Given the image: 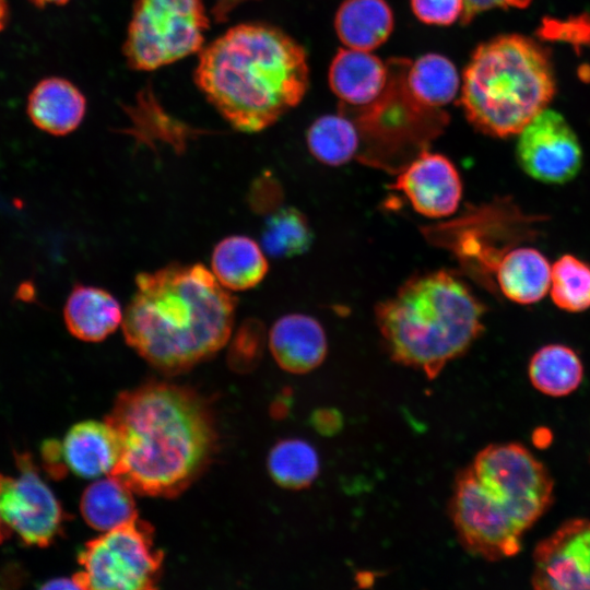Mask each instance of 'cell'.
<instances>
[{
  "label": "cell",
  "instance_id": "obj_9",
  "mask_svg": "<svg viewBox=\"0 0 590 590\" xmlns=\"http://www.w3.org/2000/svg\"><path fill=\"white\" fill-rule=\"evenodd\" d=\"M470 468L524 531L553 503L554 481L550 472L520 444H492L476 455Z\"/></svg>",
  "mask_w": 590,
  "mask_h": 590
},
{
  "label": "cell",
  "instance_id": "obj_3",
  "mask_svg": "<svg viewBox=\"0 0 590 590\" xmlns=\"http://www.w3.org/2000/svg\"><path fill=\"white\" fill-rule=\"evenodd\" d=\"M194 83L237 131L260 132L304 98L309 84L305 49L284 31L237 24L199 51Z\"/></svg>",
  "mask_w": 590,
  "mask_h": 590
},
{
  "label": "cell",
  "instance_id": "obj_31",
  "mask_svg": "<svg viewBox=\"0 0 590 590\" xmlns=\"http://www.w3.org/2000/svg\"><path fill=\"white\" fill-rule=\"evenodd\" d=\"M559 528L587 589H590V520L575 518L563 522Z\"/></svg>",
  "mask_w": 590,
  "mask_h": 590
},
{
  "label": "cell",
  "instance_id": "obj_20",
  "mask_svg": "<svg viewBox=\"0 0 590 590\" xmlns=\"http://www.w3.org/2000/svg\"><path fill=\"white\" fill-rule=\"evenodd\" d=\"M393 12L386 0H344L334 17L335 33L344 47L371 51L393 31Z\"/></svg>",
  "mask_w": 590,
  "mask_h": 590
},
{
  "label": "cell",
  "instance_id": "obj_34",
  "mask_svg": "<svg viewBox=\"0 0 590 590\" xmlns=\"http://www.w3.org/2000/svg\"><path fill=\"white\" fill-rule=\"evenodd\" d=\"M531 0H464V11L461 21L464 24L470 23L476 14L492 8L515 7L524 8Z\"/></svg>",
  "mask_w": 590,
  "mask_h": 590
},
{
  "label": "cell",
  "instance_id": "obj_8",
  "mask_svg": "<svg viewBox=\"0 0 590 590\" xmlns=\"http://www.w3.org/2000/svg\"><path fill=\"white\" fill-rule=\"evenodd\" d=\"M78 559L80 589L148 590L160 580L163 553L151 524L137 517L87 542Z\"/></svg>",
  "mask_w": 590,
  "mask_h": 590
},
{
  "label": "cell",
  "instance_id": "obj_5",
  "mask_svg": "<svg viewBox=\"0 0 590 590\" xmlns=\"http://www.w3.org/2000/svg\"><path fill=\"white\" fill-rule=\"evenodd\" d=\"M555 93L546 50L522 35H500L479 45L461 78L459 103L484 134L519 133Z\"/></svg>",
  "mask_w": 590,
  "mask_h": 590
},
{
  "label": "cell",
  "instance_id": "obj_38",
  "mask_svg": "<svg viewBox=\"0 0 590 590\" xmlns=\"http://www.w3.org/2000/svg\"><path fill=\"white\" fill-rule=\"evenodd\" d=\"M42 588L44 589H80L76 580L72 578H57L45 582Z\"/></svg>",
  "mask_w": 590,
  "mask_h": 590
},
{
  "label": "cell",
  "instance_id": "obj_4",
  "mask_svg": "<svg viewBox=\"0 0 590 590\" xmlns=\"http://www.w3.org/2000/svg\"><path fill=\"white\" fill-rule=\"evenodd\" d=\"M484 312L458 274L435 270L411 276L378 303L375 320L390 357L434 379L481 335Z\"/></svg>",
  "mask_w": 590,
  "mask_h": 590
},
{
  "label": "cell",
  "instance_id": "obj_10",
  "mask_svg": "<svg viewBox=\"0 0 590 590\" xmlns=\"http://www.w3.org/2000/svg\"><path fill=\"white\" fill-rule=\"evenodd\" d=\"M450 515L460 542L470 553L494 562L520 552L526 531L481 485L471 468L456 480Z\"/></svg>",
  "mask_w": 590,
  "mask_h": 590
},
{
  "label": "cell",
  "instance_id": "obj_13",
  "mask_svg": "<svg viewBox=\"0 0 590 590\" xmlns=\"http://www.w3.org/2000/svg\"><path fill=\"white\" fill-rule=\"evenodd\" d=\"M390 188L402 192L417 213L429 219L452 215L462 198V181L455 164L427 150L398 172Z\"/></svg>",
  "mask_w": 590,
  "mask_h": 590
},
{
  "label": "cell",
  "instance_id": "obj_28",
  "mask_svg": "<svg viewBox=\"0 0 590 590\" xmlns=\"http://www.w3.org/2000/svg\"><path fill=\"white\" fill-rule=\"evenodd\" d=\"M550 292L560 309L578 312L590 308V264L574 255L559 257L552 267Z\"/></svg>",
  "mask_w": 590,
  "mask_h": 590
},
{
  "label": "cell",
  "instance_id": "obj_6",
  "mask_svg": "<svg viewBox=\"0 0 590 590\" xmlns=\"http://www.w3.org/2000/svg\"><path fill=\"white\" fill-rule=\"evenodd\" d=\"M409 61L388 60L390 79L381 96L364 109L345 114L359 132L358 160L397 173L427 150L449 120L441 108L427 107L409 92L405 84Z\"/></svg>",
  "mask_w": 590,
  "mask_h": 590
},
{
  "label": "cell",
  "instance_id": "obj_16",
  "mask_svg": "<svg viewBox=\"0 0 590 590\" xmlns=\"http://www.w3.org/2000/svg\"><path fill=\"white\" fill-rule=\"evenodd\" d=\"M60 444L67 470L81 477L111 474L119 460L118 438L106 421L76 423Z\"/></svg>",
  "mask_w": 590,
  "mask_h": 590
},
{
  "label": "cell",
  "instance_id": "obj_26",
  "mask_svg": "<svg viewBox=\"0 0 590 590\" xmlns=\"http://www.w3.org/2000/svg\"><path fill=\"white\" fill-rule=\"evenodd\" d=\"M320 470L316 449L298 438L276 442L268 456V471L273 481L285 488L303 489L312 484Z\"/></svg>",
  "mask_w": 590,
  "mask_h": 590
},
{
  "label": "cell",
  "instance_id": "obj_27",
  "mask_svg": "<svg viewBox=\"0 0 590 590\" xmlns=\"http://www.w3.org/2000/svg\"><path fill=\"white\" fill-rule=\"evenodd\" d=\"M314 233L306 215L294 206L278 208L261 229V247L273 258H293L306 252Z\"/></svg>",
  "mask_w": 590,
  "mask_h": 590
},
{
  "label": "cell",
  "instance_id": "obj_1",
  "mask_svg": "<svg viewBox=\"0 0 590 590\" xmlns=\"http://www.w3.org/2000/svg\"><path fill=\"white\" fill-rule=\"evenodd\" d=\"M106 422L120 451L111 475L141 495L174 497L184 492L205 470L217 441L205 400L166 381L122 392Z\"/></svg>",
  "mask_w": 590,
  "mask_h": 590
},
{
  "label": "cell",
  "instance_id": "obj_33",
  "mask_svg": "<svg viewBox=\"0 0 590 590\" xmlns=\"http://www.w3.org/2000/svg\"><path fill=\"white\" fill-rule=\"evenodd\" d=\"M539 33L547 39L563 40L575 46L590 45V16L580 15L566 21L547 19Z\"/></svg>",
  "mask_w": 590,
  "mask_h": 590
},
{
  "label": "cell",
  "instance_id": "obj_14",
  "mask_svg": "<svg viewBox=\"0 0 590 590\" xmlns=\"http://www.w3.org/2000/svg\"><path fill=\"white\" fill-rule=\"evenodd\" d=\"M390 79L388 61L371 51L341 48L334 55L328 72L329 86L340 101V110L350 114L375 103Z\"/></svg>",
  "mask_w": 590,
  "mask_h": 590
},
{
  "label": "cell",
  "instance_id": "obj_24",
  "mask_svg": "<svg viewBox=\"0 0 590 590\" xmlns=\"http://www.w3.org/2000/svg\"><path fill=\"white\" fill-rule=\"evenodd\" d=\"M528 374L532 386L550 397H564L582 382L583 365L578 354L564 344H547L531 357Z\"/></svg>",
  "mask_w": 590,
  "mask_h": 590
},
{
  "label": "cell",
  "instance_id": "obj_18",
  "mask_svg": "<svg viewBox=\"0 0 590 590\" xmlns=\"http://www.w3.org/2000/svg\"><path fill=\"white\" fill-rule=\"evenodd\" d=\"M63 319L68 331L85 342H99L122 323L119 302L108 291L75 284L67 297Z\"/></svg>",
  "mask_w": 590,
  "mask_h": 590
},
{
  "label": "cell",
  "instance_id": "obj_11",
  "mask_svg": "<svg viewBox=\"0 0 590 590\" xmlns=\"http://www.w3.org/2000/svg\"><path fill=\"white\" fill-rule=\"evenodd\" d=\"M15 461L17 476L0 473V517L23 543L46 547L62 529V507L30 455H15Z\"/></svg>",
  "mask_w": 590,
  "mask_h": 590
},
{
  "label": "cell",
  "instance_id": "obj_25",
  "mask_svg": "<svg viewBox=\"0 0 590 590\" xmlns=\"http://www.w3.org/2000/svg\"><path fill=\"white\" fill-rule=\"evenodd\" d=\"M306 142L310 154L329 166L349 163L361 146L356 123L341 111L317 118L307 130Z\"/></svg>",
  "mask_w": 590,
  "mask_h": 590
},
{
  "label": "cell",
  "instance_id": "obj_19",
  "mask_svg": "<svg viewBox=\"0 0 590 590\" xmlns=\"http://www.w3.org/2000/svg\"><path fill=\"white\" fill-rule=\"evenodd\" d=\"M551 271L550 262L538 249L517 247L500 257L493 273L505 297L529 305L541 300L550 291Z\"/></svg>",
  "mask_w": 590,
  "mask_h": 590
},
{
  "label": "cell",
  "instance_id": "obj_37",
  "mask_svg": "<svg viewBox=\"0 0 590 590\" xmlns=\"http://www.w3.org/2000/svg\"><path fill=\"white\" fill-rule=\"evenodd\" d=\"M315 425L319 432L331 433L341 425L340 416L331 410L319 411L316 415Z\"/></svg>",
  "mask_w": 590,
  "mask_h": 590
},
{
  "label": "cell",
  "instance_id": "obj_15",
  "mask_svg": "<svg viewBox=\"0 0 590 590\" xmlns=\"http://www.w3.org/2000/svg\"><path fill=\"white\" fill-rule=\"evenodd\" d=\"M270 352L276 364L292 374L316 369L326 358L327 334L314 317L293 312L280 317L268 337Z\"/></svg>",
  "mask_w": 590,
  "mask_h": 590
},
{
  "label": "cell",
  "instance_id": "obj_7",
  "mask_svg": "<svg viewBox=\"0 0 590 590\" xmlns=\"http://www.w3.org/2000/svg\"><path fill=\"white\" fill-rule=\"evenodd\" d=\"M209 24L202 0H134L123 56L138 71L172 64L203 48Z\"/></svg>",
  "mask_w": 590,
  "mask_h": 590
},
{
  "label": "cell",
  "instance_id": "obj_40",
  "mask_svg": "<svg viewBox=\"0 0 590 590\" xmlns=\"http://www.w3.org/2000/svg\"><path fill=\"white\" fill-rule=\"evenodd\" d=\"M34 5L44 8L47 5H61L68 3L70 0H30Z\"/></svg>",
  "mask_w": 590,
  "mask_h": 590
},
{
  "label": "cell",
  "instance_id": "obj_36",
  "mask_svg": "<svg viewBox=\"0 0 590 590\" xmlns=\"http://www.w3.org/2000/svg\"><path fill=\"white\" fill-rule=\"evenodd\" d=\"M42 458L44 467L50 475L60 477L68 471L62 458L61 444L58 440L49 439L43 444Z\"/></svg>",
  "mask_w": 590,
  "mask_h": 590
},
{
  "label": "cell",
  "instance_id": "obj_23",
  "mask_svg": "<svg viewBox=\"0 0 590 590\" xmlns=\"http://www.w3.org/2000/svg\"><path fill=\"white\" fill-rule=\"evenodd\" d=\"M405 84L421 104L441 108L452 102L461 87V78L450 59L430 52L409 61Z\"/></svg>",
  "mask_w": 590,
  "mask_h": 590
},
{
  "label": "cell",
  "instance_id": "obj_39",
  "mask_svg": "<svg viewBox=\"0 0 590 590\" xmlns=\"http://www.w3.org/2000/svg\"><path fill=\"white\" fill-rule=\"evenodd\" d=\"M9 20V7L7 0H0V32L5 27Z\"/></svg>",
  "mask_w": 590,
  "mask_h": 590
},
{
  "label": "cell",
  "instance_id": "obj_22",
  "mask_svg": "<svg viewBox=\"0 0 590 590\" xmlns=\"http://www.w3.org/2000/svg\"><path fill=\"white\" fill-rule=\"evenodd\" d=\"M132 489L110 474L85 488L80 510L93 529L106 532L137 518Z\"/></svg>",
  "mask_w": 590,
  "mask_h": 590
},
{
  "label": "cell",
  "instance_id": "obj_41",
  "mask_svg": "<svg viewBox=\"0 0 590 590\" xmlns=\"http://www.w3.org/2000/svg\"><path fill=\"white\" fill-rule=\"evenodd\" d=\"M11 532L12 531L8 528V526L0 517V544L10 536Z\"/></svg>",
  "mask_w": 590,
  "mask_h": 590
},
{
  "label": "cell",
  "instance_id": "obj_35",
  "mask_svg": "<svg viewBox=\"0 0 590 590\" xmlns=\"http://www.w3.org/2000/svg\"><path fill=\"white\" fill-rule=\"evenodd\" d=\"M268 196L275 197V184L269 178L263 177L255 181L250 189L249 202L252 209L257 212L260 211H270V203L276 201Z\"/></svg>",
  "mask_w": 590,
  "mask_h": 590
},
{
  "label": "cell",
  "instance_id": "obj_17",
  "mask_svg": "<svg viewBox=\"0 0 590 590\" xmlns=\"http://www.w3.org/2000/svg\"><path fill=\"white\" fill-rule=\"evenodd\" d=\"M26 111L38 129L52 135H66L83 121L86 98L69 80L49 76L31 91Z\"/></svg>",
  "mask_w": 590,
  "mask_h": 590
},
{
  "label": "cell",
  "instance_id": "obj_30",
  "mask_svg": "<svg viewBox=\"0 0 590 590\" xmlns=\"http://www.w3.org/2000/svg\"><path fill=\"white\" fill-rule=\"evenodd\" d=\"M264 341L266 331L262 322L253 318L245 319L235 332L228 349L229 366L237 371H248L255 367L262 356Z\"/></svg>",
  "mask_w": 590,
  "mask_h": 590
},
{
  "label": "cell",
  "instance_id": "obj_2",
  "mask_svg": "<svg viewBox=\"0 0 590 590\" xmlns=\"http://www.w3.org/2000/svg\"><path fill=\"white\" fill-rule=\"evenodd\" d=\"M237 298L201 263L172 262L135 276L126 308V342L156 369L179 374L229 340Z\"/></svg>",
  "mask_w": 590,
  "mask_h": 590
},
{
  "label": "cell",
  "instance_id": "obj_21",
  "mask_svg": "<svg viewBox=\"0 0 590 590\" xmlns=\"http://www.w3.org/2000/svg\"><path fill=\"white\" fill-rule=\"evenodd\" d=\"M212 273L228 291L250 290L266 278L269 264L266 252L255 239L231 235L220 240L211 256Z\"/></svg>",
  "mask_w": 590,
  "mask_h": 590
},
{
  "label": "cell",
  "instance_id": "obj_12",
  "mask_svg": "<svg viewBox=\"0 0 590 590\" xmlns=\"http://www.w3.org/2000/svg\"><path fill=\"white\" fill-rule=\"evenodd\" d=\"M519 134L517 160L531 178L563 185L580 172L582 150L579 140L560 114L544 109Z\"/></svg>",
  "mask_w": 590,
  "mask_h": 590
},
{
  "label": "cell",
  "instance_id": "obj_29",
  "mask_svg": "<svg viewBox=\"0 0 590 590\" xmlns=\"http://www.w3.org/2000/svg\"><path fill=\"white\" fill-rule=\"evenodd\" d=\"M128 132L151 148L156 141H162L179 153L185 151L188 140L197 134V130L164 114L154 102L153 108H145L144 105V108L133 109L132 128Z\"/></svg>",
  "mask_w": 590,
  "mask_h": 590
},
{
  "label": "cell",
  "instance_id": "obj_32",
  "mask_svg": "<svg viewBox=\"0 0 590 590\" xmlns=\"http://www.w3.org/2000/svg\"><path fill=\"white\" fill-rule=\"evenodd\" d=\"M410 4L417 20L439 26L455 23L464 11V0H410Z\"/></svg>",
  "mask_w": 590,
  "mask_h": 590
}]
</instances>
